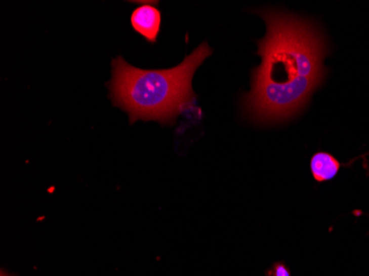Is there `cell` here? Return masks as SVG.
Returning a JSON list of instances; mask_svg holds the SVG:
<instances>
[{"label":"cell","instance_id":"2","mask_svg":"<svg viewBox=\"0 0 369 276\" xmlns=\"http://www.w3.org/2000/svg\"><path fill=\"white\" fill-rule=\"evenodd\" d=\"M213 54L207 42L172 69L143 70L122 57L112 61V80L107 83L115 107L129 113L130 123L155 121L174 125L178 115L195 101L192 89L195 72Z\"/></svg>","mask_w":369,"mask_h":276},{"label":"cell","instance_id":"1","mask_svg":"<svg viewBox=\"0 0 369 276\" xmlns=\"http://www.w3.org/2000/svg\"><path fill=\"white\" fill-rule=\"evenodd\" d=\"M267 34L257 41L262 62L251 73V90L242 97L248 119L281 123L303 109L323 83L327 46L313 23L272 9L258 10Z\"/></svg>","mask_w":369,"mask_h":276},{"label":"cell","instance_id":"4","mask_svg":"<svg viewBox=\"0 0 369 276\" xmlns=\"http://www.w3.org/2000/svg\"><path fill=\"white\" fill-rule=\"evenodd\" d=\"M340 168V162L329 152H316L311 159L312 175L319 182L333 179Z\"/></svg>","mask_w":369,"mask_h":276},{"label":"cell","instance_id":"5","mask_svg":"<svg viewBox=\"0 0 369 276\" xmlns=\"http://www.w3.org/2000/svg\"><path fill=\"white\" fill-rule=\"evenodd\" d=\"M269 276H291L289 268L283 264V263H276L270 269Z\"/></svg>","mask_w":369,"mask_h":276},{"label":"cell","instance_id":"3","mask_svg":"<svg viewBox=\"0 0 369 276\" xmlns=\"http://www.w3.org/2000/svg\"><path fill=\"white\" fill-rule=\"evenodd\" d=\"M131 24L135 32L141 34L149 44H156L160 32L161 14L153 5L145 4L132 12Z\"/></svg>","mask_w":369,"mask_h":276}]
</instances>
